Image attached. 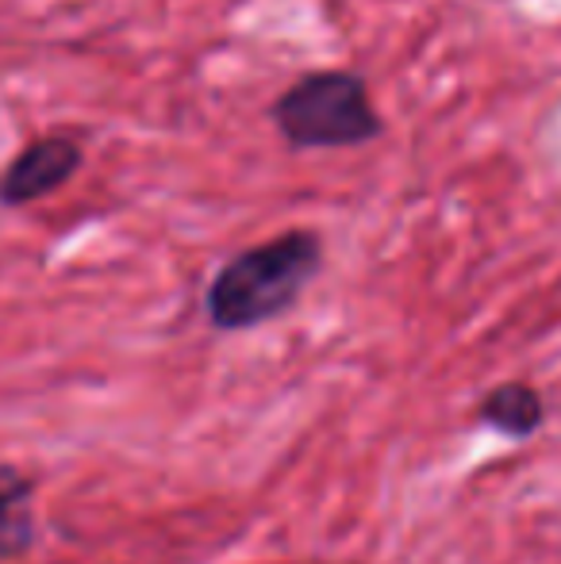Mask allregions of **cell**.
<instances>
[{
	"instance_id": "obj_1",
	"label": "cell",
	"mask_w": 561,
	"mask_h": 564,
	"mask_svg": "<svg viewBox=\"0 0 561 564\" xmlns=\"http://www.w3.org/2000/svg\"><path fill=\"white\" fill-rule=\"evenodd\" d=\"M320 269V238L289 230L231 258L208 289V315L224 330H247L289 312Z\"/></svg>"
},
{
	"instance_id": "obj_2",
	"label": "cell",
	"mask_w": 561,
	"mask_h": 564,
	"mask_svg": "<svg viewBox=\"0 0 561 564\" xmlns=\"http://www.w3.org/2000/svg\"><path fill=\"white\" fill-rule=\"evenodd\" d=\"M273 123L300 150L362 147L385 131L369 89L358 74L327 69L284 89L273 105Z\"/></svg>"
},
{
	"instance_id": "obj_3",
	"label": "cell",
	"mask_w": 561,
	"mask_h": 564,
	"mask_svg": "<svg viewBox=\"0 0 561 564\" xmlns=\"http://www.w3.org/2000/svg\"><path fill=\"white\" fill-rule=\"evenodd\" d=\"M82 165V147L66 134H51V139L31 142L28 150L15 154V162L0 177V204L20 208V204L43 200L54 188H62Z\"/></svg>"
},
{
	"instance_id": "obj_4",
	"label": "cell",
	"mask_w": 561,
	"mask_h": 564,
	"mask_svg": "<svg viewBox=\"0 0 561 564\" xmlns=\"http://www.w3.org/2000/svg\"><path fill=\"white\" fill-rule=\"evenodd\" d=\"M31 496H35L31 476L12 465H0V557H20L35 542Z\"/></svg>"
},
{
	"instance_id": "obj_5",
	"label": "cell",
	"mask_w": 561,
	"mask_h": 564,
	"mask_svg": "<svg viewBox=\"0 0 561 564\" xmlns=\"http://www.w3.org/2000/svg\"><path fill=\"white\" fill-rule=\"evenodd\" d=\"M481 419L496 431L524 438V434L539 431L542 423V395L527 384H500L485 403H481Z\"/></svg>"
}]
</instances>
